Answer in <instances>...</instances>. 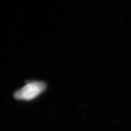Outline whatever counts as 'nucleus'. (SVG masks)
Listing matches in <instances>:
<instances>
[{
	"label": "nucleus",
	"mask_w": 131,
	"mask_h": 131,
	"mask_svg": "<svg viewBox=\"0 0 131 131\" xmlns=\"http://www.w3.org/2000/svg\"><path fill=\"white\" fill-rule=\"evenodd\" d=\"M47 87L46 83L42 81L28 82L14 93V97L19 100H31L41 94Z\"/></svg>",
	"instance_id": "obj_1"
}]
</instances>
